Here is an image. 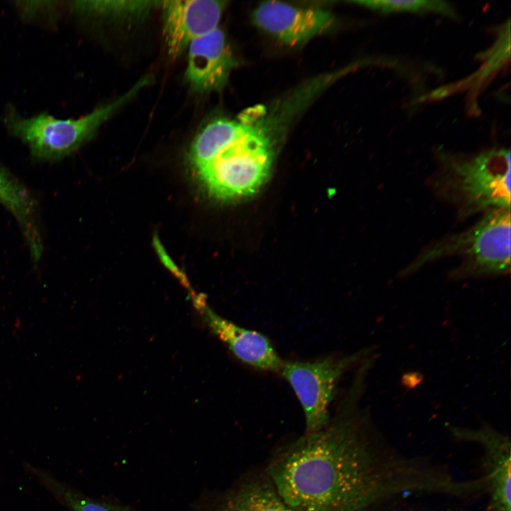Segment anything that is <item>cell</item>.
Returning <instances> with one entry per match:
<instances>
[{"mask_svg":"<svg viewBox=\"0 0 511 511\" xmlns=\"http://www.w3.org/2000/svg\"><path fill=\"white\" fill-rule=\"evenodd\" d=\"M235 63L225 34L217 28L189 45L185 77L197 92L220 90Z\"/></svg>","mask_w":511,"mask_h":511,"instance_id":"cell-11","label":"cell"},{"mask_svg":"<svg viewBox=\"0 0 511 511\" xmlns=\"http://www.w3.org/2000/svg\"><path fill=\"white\" fill-rule=\"evenodd\" d=\"M150 79L138 80L126 93L77 119H58L46 113L23 118L10 111L4 119L12 135L26 143L32 155L41 160H57L78 148L121 106L128 101Z\"/></svg>","mask_w":511,"mask_h":511,"instance_id":"cell-5","label":"cell"},{"mask_svg":"<svg viewBox=\"0 0 511 511\" xmlns=\"http://www.w3.org/2000/svg\"><path fill=\"white\" fill-rule=\"evenodd\" d=\"M261 105L234 120L226 140L192 169L207 191L227 200L255 193L265 181L273 159L275 119Z\"/></svg>","mask_w":511,"mask_h":511,"instance_id":"cell-2","label":"cell"},{"mask_svg":"<svg viewBox=\"0 0 511 511\" xmlns=\"http://www.w3.org/2000/svg\"><path fill=\"white\" fill-rule=\"evenodd\" d=\"M510 150L492 149L470 158L443 155L429 185L460 219L510 209Z\"/></svg>","mask_w":511,"mask_h":511,"instance_id":"cell-3","label":"cell"},{"mask_svg":"<svg viewBox=\"0 0 511 511\" xmlns=\"http://www.w3.org/2000/svg\"><path fill=\"white\" fill-rule=\"evenodd\" d=\"M253 20L258 28L285 45L295 46L329 28L334 16L322 8L268 1L256 8Z\"/></svg>","mask_w":511,"mask_h":511,"instance_id":"cell-8","label":"cell"},{"mask_svg":"<svg viewBox=\"0 0 511 511\" xmlns=\"http://www.w3.org/2000/svg\"><path fill=\"white\" fill-rule=\"evenodd\" d=\"M191 297L204 322L237 358L259 370H280L284 361L266 336L219 316L209 307L204 295L192 292Z\"/></svg>","mask_w":511,"mask_h":511,"instance_id":"cell-10","label":"cell"},{"mask_svg":"<svg viewBox=\"0 0 511 511\" xmlns=\"http://www.w3.org/2000/svg\"><path fill=\"white\" fill-rule=\"evenodd\" d=\"M358 375L335 419L270 466L280 497L296 511H370L405 495H458L461 482L448 466L402 454L358 408L366 376Z\"/></svg>","mask_w":511,"mask_h":511,"instance_id":"cell-1","label":"cell"},{"mask_svg":"<svg viewBox=\"0 0 511 511\" xmlns=\"http://www.w3.org/2000/svg\"><path fill=\"white\" fill-rule=\"evenodd\" d=\"M0 204L16 218L35 261L40 258L43 245L36 220V205L28 190L0 167Z\"/></svg>","mask_w":511,"mask_h":511,"instance_id":"cell-12","label":"cell"},{"mask_svg":"<svg viewBox=\"0 0 511 511\" xmlns=\"http://www.w3.org/2000/svg\"><path fill=\"white\" fill-rule=\"evenodd\" d=\"M510 27V25L507 26V29ZM507 29H504L502 35L501 34L500 36V39L498 41V45H495L493 48L491 57L488 58V61L486 64V66L485 69L483 70V72L481 73L482 75H487L488 72L493 70L495 67H497L500 62L505 57V53H510V51H505L507 49H510V44L505 45V43L510 41V38H508L507 40H505V37L506 35L510 33L508 31L507 34H505Z\"/></svg>","mask_w":511,"mask_h":511,"instance_id":"cell-17","label":"cell"},{"mask_svg":"<svg viewBox=\"0 0 511 511\" xmlns=\"http://www.w3.org/2000/svg\"><path fill=\"white\" fill-rule=\"evenodd\" d=\"M510 229V209L485 212L469 229L428 246L400 274L410 275L429 263L451 256L461 261L450 273L454 280L508 274Z\"/></svg>","mask_w":511,"mask_h":511,"instance_id":"cell-4","label":"cell"},{"mask_svg":"<svg viewBox=\"0 0 511 511\" xmlns=\"http://www.w3.org/2000/svg\"><path fill=\"white\" fill-rule=\"evenodd\" d=\"M446 427L456 441L476 444L483 451L480 477L485 485L488 511H511L510 437L488 423L478 428L450 424Z\"/></svg>","mask_w":511,"mask_h":511,"instance_id":"cell-7","label":"cell"},{"mask_svg":"<svg viewBox=\"0 0 511 511\" xmlns=\"http://www.w3.org/2000/svg\"><path fill=\"white\" fill-rule=\"evenodd\" d=\"M221 511H296L287 505L272 483L252 481L243 485L223 504Z\"/></svg>","mask_w":511,"mask_h":511,"instance_id":"cell-13","label":"cell"},{"mask_svg":"<svg viewBox=\"0 0 511 511\" xmlns=\"http://www.w3.org/2000/svg\"><path fill=\"white\" fill-rule=\"evenodd\" d=\"M157 1H77L75 6L83 11L100 15H140L148 11Z\"/></svg>","mask_w":511,"mask_h":511,"instance_id":"cell-16","label":"cell"},{"mask_svg":"<svg viewBox=\"0 0 511 511\" xmlns=\"http://www.w3.org/2000/svg\"><path fill=\"white\" fill-rule=\"evenodd\" d=\"M378 511H414L410 509H402V508H384L381 509Z\"/></svg>","mask_w":511,"mask_h":511,"instance_id":"cell-18","label":"cell"},{"mask_svg":"<svg viewBox=\"0 0 511 511\" xmlns=\"http://www.w3.org/2000/svg\"><path fill=\"white\" fill-rule=\"evenodd\" d=\"M160 4L166 48L168 55L175 58L193 40L218 28L226 2L170 0Z\"/></svg>","mask_w":511,"mask_h":511,"instance_id":"cell-9","label":"cell"},{"mask_svg":"<svg viewBox=\"0 0 511 511\" xmlns=\"http://www.w3.org/2000/svg\"><path fill=\"white\" fill-rule=\"evenodd\" d=\"M370 353L366 348L343 357L327 356L313 361H284L281 374L297 397L304 415L306 433L317 432L330 419L329 407L341 377Z\"/></svg>","mask_w":511,"mask_h":511,"instance_id":"cell-6","label":"cell"},{"mask_svg":"<svg viewBox=\"0 0 511 511\" xmlns=\"http://www.w3.org/2000/svg\"><path fill=\"white\" fill-rule=\"evenodd\" d=\"M354 3L368 7L382 13L391 12H436L452 18H456L457 15L454 8L444 1H428V0H412V1H388V0H369L357 1Z\"/></svg>","mask_w":511,"mask_h":511,"instance_id":"cell-14","label":"cell"},{"mask_svg":"<svg viewBox=\"0 0 511 511\" xmlns=\"http://www.w3.org/2000/svg\"><path fill=\"white\" fill-rule=\"evenodd\" d=\"M35 473L45 488L72 511H123L84 497L41 471H35Z\"/></svg>","mask_w":511,"mask_h":511,"instance_id":"cell-15","label":"cell"}]
</instances>
